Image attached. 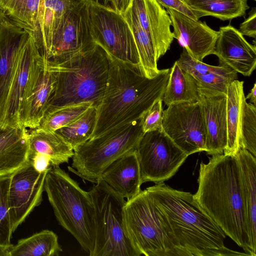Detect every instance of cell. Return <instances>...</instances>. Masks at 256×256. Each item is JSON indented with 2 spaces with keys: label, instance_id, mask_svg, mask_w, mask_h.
<instances>
[{
  "label": "cell",
  "instance_id": "cell-3",
  "mask_svg": "<svg viewBox=\"0 0 256 256\" xmlns=\"http://www.w3.org/2000/svg\"><path fill=\"white\" fill-rule=\"evenodd\" d=\"M188 256H230L226 234L200 207L193 194L164 182L146 188Z\"/></svg>",
  "mask_w": 256,
  "mask_h": 256
},
{
  "label": "cell",
  "instance_id": "cell-33",
  "mask_svg": "<svg viewBox=\"0 0 256 256\" xmlns=\"http://www.w3.org/2000/svg\"><path fill=\"white\" fill-rule=\"evenodd\" d=\"M91 106L92 103L83 102L48 108L36 128L54 132L80 118Z\"/></svg>",
  "mask_w": 256,
  "mask_h": 256
},
{
  "label": "cell",
  "instance_id": "cell-21",
  "mask_svg": "<svg viewBox=\"0 0 256 256\" xmlns=\"http://www.w3.org/2000/svg\"><path fill=\"white\" fill-rule=\"evenodd\" d=\"M126 200L141 190V176L136 150L120 157L104 171L100 177Z\"/></svg>",
  "mask_w": 256,
  "mask_h": 256
},
{
  "label": "cell",
  "instance_id": "cell-29",
  "mask_svg": "<svg viewBox=\"0 0 256 256\" xmlns=\"http://www.w3.org/2000/svg\"><path fill=\"white\" fill-rule=\"evenodd\" d=\"M62 250L57 235L44 230L18 240L11 247L9 256H58Z\"/></svg>",
  "mask_w": 256,
  "mask_h": 256
},
{
  "label": "cell",
  "instance_id": "cell-6",
  "mask_svg": "<svg viewBox=\"0 0 256 256\" xmlns=\"http://www.w3.org/2000/svg\"><path fill=\"white\" fill-rule=\"evenodd\" d=\"M124 222L128 236L140 256H188L146 188L126 200Z\"/></svg>",
  "mask_w": 256,
  "mask_h": 256
},
{
  "label": "cell",
  "instance_id": "cell-12",
  "mask_svg": "<svg viewBox=\"0 0 256 256\" xmlns=\"http://www.w3.org/2000/svg\"><path fill=\"white\" fill-rule=\"evenodd\" d=\"M42 56L34 37L29 33L18 56L8 97L7 126H22L20 114L32 94Z\"/></svg>",
  "mask_w": 256,
  "mask_h": 256
},
{
  "label": "cell",
  "instance_id": "cell-7",
  "mask_svg": "<svg viewBox=\"0 0 256 256\" xmlns=\"http://www.w3.org/2000/svg\"><path fill=\"white\" fill-rule=\"evenodd\" d=\"M144 134L140 118L110 129L75 148L68 170L95 184L112 162L136 150Z\"/></svg>",
  "mask_w": 256,
  "mask_h": 256
},
{
  "label": "cell",
  "instance_id": "cell-4",
  "mask_svg": "<svg viewBox=\"0 0 256 256\" xmlns=\"http://www.w3.org/2000/svg\"><path fill=\"white\" fill-rule=\"evenodd\" d=\"M47 63L56 78L48 108L83 102L92 103L98 108L107 86L110 64L109 56L100 46L96 44L62 62L47 60Z\"/></svg>",
  "mask_w": 256,
  "mask_h": 256
},
{
  "label": "cell",
  "instance_id": "cell-42",
  "mask_svg": "<svg viewBox=\"0 0 256 256\" xmlns=\"http://www.w3.org/2000/svg\"><path fill=\"white\" fill-rule=\"evenodd\" d=\"M256 84L254 83L253 87L250 90V92L248 93V94L245 96L246 100L247 99L250 100V103L256 106Z\"/></svg>",
  "mask_w": 256,
  "mask_h": 256
},
{
  "label": "cell",
  "instance_id": "cell-44",
  "mask_svg": "<svg viewBox=\"0 0 256 256\" xmlns=\"http://www.w3.org/2000/svg\"><path fill=\"white\" fill-rule=\"evenodd\" d=\"M98 4L104 6H110L111 8L112 0H90Z\"/></svg>",
  "mask_w": 256,
  "mask_h": 256
},
{
  "label": "cell",
  "instance_id": "cell-10",
  "mask_svg": "<svg viewBox=\"0 0 256 256\" xmlns=\"http://www.w3.org/2000/svg\"><path fill=\"white\" fill-rule=\"evenodd\" d=\"M136 152L142 184L164 182L176 174L188 156L163 130L145 133Z\"/></svg>",
  "mask_w": 256,
  "mask_h": 256
},
{
  "label": "cell",
  "instance_id": "cell-35",
  "mask_svg": "<svg viewBox=\"0 0 256 256\" xmlns=\"http://www.w3.org/2000/svg\"><path fill=\"white\" fill-rule=\"evenodd\" d=\"M242 147L256 157V106L246 102L241 125Z\"/></svg>",
  "mask_w": 256,
  "mask_h": 256
},
{
  "label": "cell",
  "instance_id": "cell-2",
  "mask_svg": "<svg viewBox=\"0 0 256 256\" xmlns=\"http://www.w3.org/2000/svg\"><path fill=\"white\" fill-rule=\"evenodd\" d=\"M106 89L97 108L96 126L90 138L140 118L158 98H162L170 71L162 69L149 78L140 67L110 57Z\"/></svg>",
  "mask_w": 256,
  "mask_h": 256
},
{
  "label": "cell",
  "instance_id": "cell-5",
  "mask_svg": "<svg viewBox=\"0 0 256 256\" xmlns=\"http://www.w3.org/2000/svg\"><path fill=\"white\" fill-rule=\"evenodd\" d=\"M44 190L57 220L76 240L81 248L92 256L95 240L94 204L89 192L59 166L46 173Z\"/></svg>",
  "mask_w": 256,
  "mask_h": 256
},
{
  "label": "cell",
  "instance_id": "cell-30",
  "mask_svg": "<svg viewBox=\"0 0 256 256\" xmlns=\"http://www.w3.org/2000/svg\"><path fill=\"white\" fill-rule=\"evenodd\" d=\"M132 33L140 60L142 73L152 78L160 72L158 68L156 50L152 40L140 26L136 20L126 12L122 14Z\"/></svg>",
  "mask_w": 256,
  "mask_h": 256
},
{
  "label": "cell",
  "instance_id": "cell-1",
  "mask_svg": "<svg viewBox=\"0 0 256 256\" xmlns=\"http://www.w3.org/2000/svg\"><path fill=\"white\" fill-rule=\"evenodd\" d=\"M195 200L244 252L256 256L248 232L242 174L236 154H218L202 162Z\"/></svg>",
  "mask_w": 256,
  "mask_h": 256
},
{
  "label": "cell",
  "instance_id": "cell-25",
  "mask_svg": "<svg viewBox=\"0 0 256 256\" xmlns=\"http://www.w3.org/2000/svg\"><path fill=\"white\" fill-rule=\"evenodd\" d=\"M242 174L244 195L250 238L256 253V158L244 147L236 153Z\"/></svg>",
  "mask_w": 256,
  "mask_h": 256
},
{
  "label": "cell",
  "instance_id": "cell-34",
  "mask_svg": "<svg viewBox=\"0 0 256 256\" xmlns=\"http://www.w3.org/2000/svg\"><path fill=\"white\" fill-rule=\"evenodd\" d=\"M10 174L0 176V245L10 246L12 232L8 200Z\"/></svg>",
  "mask_w": 256,
  "mask_h": 256
},
{
  "label": "cell",
  "instance_id": "cell-17",
  "mask_svg": "<svg viewBox=\"0 0 256 256\" xmlns=\"http://www.w3.org/2000/svg\"><path fill=\"white\" fill-rule=\"evenodd\" d=\"M172 26L173 36L194 59L202 62L214 54L218 32L208 26L205 22L196 20L173 9L166 8Z\"/></svg>",
  "mask_w": 256,
  "mask_h": 256
},
{
  "label": "cell",
  "instance_id": "cell-40",
  "mask_svg": "<svg viewBox=\"0 0 256 256\" xmlns=\"http://www.w3.org/2000/svg\"><path fill=\"white\" fill-rule=\"evenodd\" d=\"M28 161L36 170L40 172L48 171L53 167L50 158L40 154L28 152Z\"/></svg>",
  "mask_w": 256,
  "mask_h": 256
},
{
  "label": "cell",
  "instance_id": "cell-32",
  "mask_svg": "<svg viewBox=\"0 0 256 256\" xmlns=\"http://www.w3.org/2000/svg\"><path fill=\"white\" fill-rule=\"evenodd\" d=\"M97 118V108L91 106L80 118L54 132L74 150L90 139Z\"/></svg>",
  "mask_w": 256,
  "mask_h": 256
},
{
  "label": "cell",
  "instance_id": "cell-47",
  "mask_svg": "<svg viewBox=\"0 0 256 256\" xmlns=\"http://www.w3.org/2000/svg\"></svg>",
  "mask_w": 256,
  "mask_h": 256
},
{
  "label": "cell",
  "instance_id": "cell-16",
  "mask_svg": "<svg viewBox=\"0 0 256 256\" xmlns=\"http://www.w3.org/2000/svg\"><path fill=\"white\" fill-rule=\"evenodd\" d=\"M124 12L132 16L152 40L158 60L170 49L174 40L167 11L156 0H130Z\"/></svg>",
  "mask_w": 256,
  "mask_h": 256
},
{
  "label": "cell",
  "instance_id": "cell-8",
  "mask_svg": "<svg viewBox=\"0 0 256 256\" xmlns=\"http://www.w3.org/2000/svg\"><path fill=\"white\" fill-rule=\"evenodd\" d=\"M89 192L94 210L95 240L92 256H140L126 232L125 199L101 178Z\"/></svg>",
  "mask_w": 256,
  "mask_h": 256
},
{
  "label": "cell",
  "instance_id": "cell-43",
  "mask_svg": "<svg viewBox=\"0 0 256 256\" xmlns=\"http://www.w3.org/2000/svg\"><path fill=\"white\" fill-rule=\"evenodd\" d=\"M12 245L10 246L0 245V256H9L10 251Z\"/></svg>",
  "mask_w": 256,
  "mask_h": 256
},
{
  "label": "cell",
  "instance_id": "cell-15",
  "mask_svg": "<svg viewBox=\"0 0 256 256\" xmlns=\"http://www.w3.org/2000/svg\"><path fill=\"white\" fill-rule=\"evenodd\" d=\"M29 32L15 24L0 11V124L6 125L8 94L20 49Z\"/></svg>",
  "mask_w": 256,
  "mask_h": 256
},
{
  "label": "cell",
  "instance_id": "cell-22",
  "mask_svg": "<svg viewBox=\"0 0 256 256\" xmlns=\"http://www.w3.org/2000/svg\"><path fill=\"white\" fill-rule=\"evenodd\" d=\"M176 62L180 68L193 76L199 88L226 94L229 84L238 78V73L229 66L204 64L190 56L184 48Z\"/></svg>",
  "mask_w": 256,
  "mask_h": 256
},
{
  "label": "cell",
  "instance_id": "cell-41",
  "mask_svg": "<svg viewBox=\"0 0 256 256\" xmlns=\"http://www.w3.org/2000/svg\"><path fill=\"white\" fill-rule=\"evenodd\" d=\"M130 0H112L111 8L116 12L123 14L126 10Z\"/></svg>",
  "mask_w": 256,
  "mask_h": 256
},
{
  "label": "cell",
  "instance_id": "cell-28",
  "mask_svg": "<svg viewBox=\"0 0 256 256\" xmlns=\"http://www.w3.org/2000/svg\"><path fill=\"white\" fill-rule=\"evenodd\" d=\"M198 89L193 76L176 61L170 68L162 100L167 106L174 103L196 102L199 100Z\"/></svg>",
  "mask_w": 256,
  "mask_h": 256
},
{
  "label": "cell",
  "instance_id": "cell-45",
  "mask_svg": "<svg viewBox=\"0 0 256 256\" xmlns=\"http://www.w3.org/2000/svg\"></svg>",
  "mask_w": 256,
  "mask_h": 256
},
{
  "label": "cell",
  "instance_id": "cell-11",
  "mask_svg": "<svg viewBox=\"0 0 256 256\" xmlns=\"http://www.w3.org/2000/svg\"><path fill=\"white\" fill-rule=\"evenodd\" d=\"M162 130L186 155L206 152V128L199 101L172 104L163 110Z\"/></svg>",
  "mask_w": 256,
  "mask_h": 256
},
{
  "label": "cell",
  "instance_id": "cell-24",
  "mask_svg": "<svg viewBox=\"0 0 256 256\" xmlns=\"http://www.w3.org/2000/svg\"><path fill=\"white\" fill-rule=\"evenodd\" d=\"M227 144L225 154H236L242 147L241 125L246 104L244 82L233 80L228 86L226 94Z\"/></svg>",
  "mask_w": 256,
  "mask_h": 256
},
{
  "label": "cell",
  "instance_id": "cell-26",
  "mask_svg": "<svg viewBox=\"0 0 256 256\" xmlns=\"http://www.w3.org/2000/svg\"><path fill=\"white\" fill-rule=\"evenodd\" d=\"M28 152L48 156L53 167L68 163L74 155L73 148L54 132L28 130Z\"/></svg>",
  "mask_w": 256,
  "mask_h": 256
},
{
  "label": "cell",
  "instance_id": "cell-39",
  "mask_svg": "<svg viewBox=\"0 0 256 256\" xmlns=\"http://www.w3.org/2000/svg\"><path fill=\"white\" fill-rule=\"evenodd\" d=\"M238 30L243 36L256 38V10L253 8L248 17L240 24Z\"/></svg>",
  "mask_w": 256,
  "mask_h": 256
},
{
  "label": "cell",
  "instance_id": "cell-18",
  "mask_svg": "<svg viewBox=\"0 0 256 256\" xmlns=\"http://www.w3.org/2000/svg\"><path fill=\"white\" fill-rule=\"evenodd\" d=\"M214 54L219 64L237 73L250 76L256 66V48L248 42L238 30L230 24L220 28Z\"/></svg>",
  "mask_w": 256,
  "mask_h": 256
},
{
  "label": "cell",
  "instance_id": "cell-38",
  "mask_svg": "<svg viewBox=\"0 0 256 256\" xmlns=\"http://www.w3.org/2000/svg\"><path fill=\"white\" fill-rule=\"evenodd\" d=\"M161 6L166 8H170L179 12L190 18L198 20L201 18L196 11L191 9L182 0H156Z\"/></svg>",
  "mask_w": 256,
  "mask_h": 256
},
{
  "label": "cell",
  "instance_id": "cell-9",
  "mask_svg": "<svg viewBox=\"0 0 256 256\" xmlns=\"http://www.w3.org/2000/svg\"><path fill=\"white\" fill-rule=\"evenodd\" d=\"M84 13L90 34L96 44L110 57L140 67L132 33L122 14L90 0L84 1Z\"/></svg>",
  "mask_w": 256,
  "mask_h": 256
},
{
  "label": "cell",
  "instance_id": "cell-46",
  "mask_svg": "<svg viewBox=\"0 0 256 256\" xmlns=\"http://www.w3.org/2000/svg\"></svg>",
  "mask_w": 256,
  "mask_h": 256
},
{
  "label": "cell",
  "instance_id": "cell-14",
  "mask_svg": "<svg viewBox=\"0 0 256 256\" xmlns=\"http://www.w3.org/2000/svg\"><path fill=\"white\" fill-rule=\"evenodd\" d=\"M48 171L38 172L28 161L10 174L8 200L12 231L14 232L42 200Z\"/></svg>",
  "mask_w": 256,
  "mask_h": 256
},
{
  "label": "cell",
  "instance_id": "cell-23",
  "mask_svg": "<svg viewBox=\"0 0 256 256\" xmlns=\"http://www.w3.org/2000/svg\"><path fill=\"white\" fill-rule=\"evenodd\" d=\"M28 130L0 124V176L11 174L28 160Z\"/></svg>",
  "mask_w": 256,
  "mask_h": 256
},
{
  "label": "cell",
  "instance_id": "cell-36",
  "mask_svg": "<svg viewBox=\"0 0 256 256\" xmlns=\"http://www.w3.org/2000/svg\"><path fill=\"white\" fill-rule=\"evenodd\" d=\"M162 98L156 100L140 117L142 127L144 133L154 130H162Z\"/></svg>",
  "mask_w": 256,
  "mask_h": 256
},
{
  "label": "cell",
  "instance_id": "cell-37",
  "mask_svg": "<svg viewBox=\"0 0 256 256\" xmlns=\"http://www.w3.org/2000/svg\"><path fill=\"white\" fill-rule=\"evenodd\" d=\"M26 0H0V11L16 24Z\"/></svg>",
  "mask_w": 256,
  "mask_h": 256
},
{
  "label": "cell",
  "instance_id": "cell-19",
  "mask_svg": "<svg viewBox=\"0 0 256 256\" xmlns=\"http://www.w3.org/2000/svg\"><path fill=\"white\" fill-rule=\"evenodd\" d=\"M206 128V152L222 154L227 144L226 94L199 88Z\"/></svg>",
  "mask_w": 256,
  "mask_h": 256
},
{
  "label": "cell",
  "instance_id": "cell-27",
  "mask_svg": "<svg viewBox=\"0 0 256 256\" xmlns=\"http://www.w3.org/2000/svg\"><path fill=\"white\" fill-rule=\"evenodd\" d=\"M75 0H42L39 14L41 54L46 57L54 36Z\"/></svg>",
  "mask_w": 256,
  "mask_h": 256
},
{
  "label": "cell",
  "instance_id": "cell-13",
  "mask_svg": "<svg viewBox=\"0 0 256 256\" xmlns=\"http://www.w3.org/2000/svg\"><path fill=\"white\" fill-rule=\"evenodd\" d=\"M84 1L75 0L52 38L46 58L60 62L94 47L84 13Z\"/></svg>",
  "mask_w": 256,
  "mask_h": 256
},
{
  "label": "cell",
  "instance_id": "cell-20",
  "mask_svg": "<svg viewBox=\"0 0 256 256\" xmlns=\"http://www.w3.org/2000/svg\"><path fill=\"white\" fill-rule=\"evenodd\" d=\"M56 88V78L42 56L32 94L20 114L22 126L27 130L36 128L49 108Z\"/></svg>",
  "mask_w": 256,
  "mask_h": 256
},
{
  "label": "cell",
  "instance_id": "cell-31",
  "mask_svg": "<svg viewBox=\"0 0 256 256\" xmlns=\"http://www.w3.org/2000/svg\"><path fill=\"white\" fill-rule=\"evenodd\" d=\"M200 17L212 16L222 20L242 16L249 8L247 0H183Z\"/></svg>",
  "mask_w": 256,
  "mask_h": 256
}]
</instances>
